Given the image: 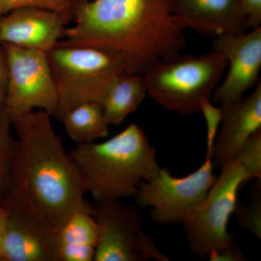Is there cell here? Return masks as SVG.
Masks as SVG:
<instances>
[{
    "mask_svg": "<svg viewBox=\"0 0 261 261\" xmlns=\"http://www.w3.org/2000/svg\"><path fill=\"white\" fill-rule=\"evenodd\" d=\"M70 23L56 45L113 51L132 74H143L158 61L179 55L185 45L170 0H90Z\"/></svg>",
    "mask_w": 261,
    "mask_h": 261,
    "instance_id": "obj_1",
    "label": "cell"
},
{
    "mask_svg": "<svg viewBox=\"0 0 261 261\" xmlns=\"http://www.w3.org/2000/svg\"><path fill=\"white\" fill-rule=\"evenodd\" d=\"M51 117L37 110L13 120L16 138L11 190L60 230L75 213L92 214L93 204L86 200L82 177Z\"/></svg>",
    "mask_w": 261,
    "mask_h": 261,
    "instance_id": "obj_2",
    "label": "cell"
},
{
    "mask_svg": "<svg viewBox=\"0 0 261 261\" xmlns=\"http://www.w3.org/2000/svg\"><path fill=\"white\" fill-rule=\"evenodd\" d=\"M70 155L96 202L135 197L141 182L161 168L156 149L135 123L105 142L78 144Z\"/></svg>",
    "mask_w": 261,
    "mask_h": 261,
    "instance_id": "obj_3",
    "label": "cell"
},
{
    "mask_svg": "<svg viewBox=\"0 0 261 261\" xmlns=\"http://www.w3.org/2000/svg\"><path fill=\"white\" fill-rule=\"evenodd\" d=\"M227 61L219 51L199 57L178 55L161 60L143 75L147 94L160 106L182 115L200 112V105L211 98Z\"/></svg>",
    "mask_w": 261,
    "mask_h": 261,
    "instance_id": "obj_4",
    "label": "cell"
},
{
    "mask_svg": "<svg viewBox=\"0 0 261 261\" xmlns=\"http://www.w3.org/2000/svg\"><path fill=\"white\" fill-rule=\"evenodd\" d=\"M47 58L58 92L56 118L59 121L82 103L100 105L110 84L128 73L121 56L101 48L56 45Z\"/></svg>",
    "mask_w": 261,
    "mask_h": 261,
    "instance_id": "obj_5",
    "label": "cell"
},
{
    "mask_svg": "<svg viewBox=\"0 0 261 261\" xmlns=\"http://www.w3.org/2000/svg\"><path fill=\"white\" fill-rule=\"evenodd\" d=\"M221 168L205 198L187 213L181 222L190 249L200 258L233 243L234 238L228 232V224L246 174L234 159Z\"/></svg>",
    "mask_w": 261,
    "mask_h": 261,
    "instance_id": "obj_6",
    "label": "cell"
},
{
    "mask_svg": "<svg viewBox=\"0 0 261 261\" xmlns=\"http://www.w3.org/2000/svg\"><path fill=\"white\" fill-rule=\"evenodd\" d=\"M8 65V89L3 110L11 118L34 111L56 117L58 92L47 53L2 44Z\"/></svg>",
    "mask_w": 261,
    "mask_h": 261,
    "instance_id": "obj_7",
    "label": "cell"
},
{
    "mask_svg": "<svg viewBox=\"0 0 261 261\" xmlns=\"http://www.w3.org/2000/svg\"><path fill=\"white\" fill-rule=\"evenodd\" d=\"M214 168L211 156H205L200 167L185 177H175L167 168H160L153 178L141 182L135 197L136 203L151 207V219L157 224H180L214 185L217 177Z\"/></svg>",
    "mask_w": 261,
    "mask_h": 261,
    "instance_id": "obj_8",
    "label": "cell"
},
{
    "mask_svg": "<svg viewBox=\"0 0 261 261\" xmlns=\"http://www.w3.org/2000/svg\"><path fill=\"white\" fill-rule=\"evenodd\" d=\"M0 204L7 213L0 261H59V230L40 211L12 190Z\"/></svg>",
    "mask_w": 261,
    "mask_h": 261,
    "instance_id": "obj_9",
    "label": "cell"
},
{
    "mask_svg": "<svg viewBox=\"0 0 261 261\" xmlns=\"http://www.w3.org/2000/svg\"><path fill=\"white\" fill-rule=\"evenodd\" d=\"M98 241L94 261H141L138 244L143 219L138 207L121 200L94 202Z\"/></svg>",
    "mask_w": 261,
    "mask_h": 261,
    "instance_id": "obj_10",
    "label": "cell"
},
{
    "mask_svg": "<svg viewBox=\"0 0 261 261\" xmlns=\"http://www.w3.org/2000/svg\"><path fill=\"white\" fill-rule=\"evenodd\" d=\"M213 49L222 54L229 69L226 78L213 94L215 102L238 101L258 82L261 68V27L238 35L219 36Z\"/></svg>",
    "mask_w": 261,
    "mask_h": 261,
    "instance_id": "obj_11",
    "label": "cell"
},
{
    "mask_svg": "<svg viewBox=\"0 0 261 261\" xmlns=\"http://www.w3.org/2000/svg\"><path fill=\"white\" fill-rule=\"evenodd\" d=\"M69 21L51 10L23 7L0 18L2 44L48 53L62 39Z\"/></svg>",
    "mask_w": 261,
    "mask_h": 261,
    "instance_id": "obj_12",
    "label": "cell"
},
{
    "mask_svg": "<svg viewBox=\"0 0 261 261\" xmlns=\"http://www.w3.org/2000/svg\"><path fill=\"white\" fill-rule=\"evenodd\" d=\"M173 20L182 30L201 34L238 35L247 32V20L238 0H170Z\"/></svg>",
    "mask_w": 261,
    "mask_h": 261,
    "instance_id": "obj_13",
    "label": "cell"
},
{
    "mask_svg": "<svg viewBox=\"0 0 261 261\" xmlns=\"http://www.w3.org/2000/svg\"><path fill=\"white\" fill-rule=\"evenodd\" d=\"M220 106L222 108V121L215 140L212 159L214 166L221 168L233 159L252 134L261 129L260 81L248 97Z\"/></svg>",
    "mask_w": 261,
    "mask_h": 261,
    "instance_id": "obj_14",
    "label": "cell"
},
{
    "mask_svg": "<svg viewBox=\"0 0 261 261\" xmlns=\"http://www.w3.org/2000/svg\"><path fill=\"white\" fill-rule=\"evenodd\" d=\"M97 241V224L92 214L75 213L59 230V261H93Z\"/></svg>",
    "mask_w": 261,
    "mask_h": 261,
    "instance_id": "obj_15",
    "label": "cell"
},
{
    "mask_svg": "<svg viewBox=\"0 0 261 261\" xmlns=\"http://www.w3.org/2000/svg\"><path fill=\"white\" fill-rule=\"evenodd\" d=\"M147 96L143 75L123 73L110 84L100 102L109 126L118 125L135 112Z\"/></svg>",
    "mask_w": 261,
    "mask_h": 261,
    "instance_id": "obj_16",
    "label": "cell"
},
{
    "mask_svg": "<svg viewBox=\"0 0 261 261\" xmlns=\"http://www.w3.org/2000/svg\"><path fill=\"white\" fill-rule=\"evenodd\" d=\"M65 132L75 143L93 142L109 135V125L105 119L102 106L97 102H84L70 109L63 116Z\"/></svg>",
    "mask_w": 261,
    "mask_h": 261,
    "instance_id": "obj_17",
    "label": "cell"
},
{
    "mask_svg": "<svg viewBox=\"0 0 261 261\" xmlns=\"http://www.w3.org/2000/svg\"><path fill=\"white\" fill-rule=\"evenodd\" d=\"M12 126L11 118L3 110L0 114V202L9 193L12 187V165L15 146Z\"/></svg>",
    "mask_w": 261,
    "mask_h": 261,
    "instance_id": "obj_18",
    "label": "cell"
},
{
    "mask_svg": "<svg viewBox=\"0 0 261 261\" xmlns=\"http://www.w3.org/2000/svg\"><path fill=\"white\" fill-rule=\"evenodd\" d=\"M89 1L90 0H0V18L16 8L35 7L56 12L70 23L77 10Z\"/></svg>",
    "mask_w": 261,
    "mask_h": 261,
    "instance_id": "obj_19",
    "label": "cell"
},
{
    "mask_svg": "<svg viewBox=\"0 0 261 261\" xmlns=\"http://www.w3.org/2000/svg\"><path fill=\"white\" fill-rule=\"evenodd\" d=\"M233 159L243 166L246 174L245 186L252 178H261V129L252 134L238 149Z\"/></svg>",
    "mask_w": 261,
    "mask_h": 261,
    "instance_id": "obj_20",
    "label": "cell"
},
{
    "mask_svg": "<svg viewBox=\"0 0 261 261\" xmlns=\"http://www.w3.org/2000/svg\"><path fill=\"white\" fill-rule=\"evenodd\" d=\"M238 218V224L243 229L261 239L260 181L254 190L253 195L247 205L238 202L233 214Z\"/></svg>",
    "mask_w": 261,
    "mask_h": 261,
    "instance_id": "obj_21",
    "label": "cell"
},
{
    "mask_svg": "<svg viewBox=\"0 0 261 261\" xmlns=\"http://www.w3.org/2000/svg\"><path fill=\"white\" fill-rule=\"evenodd\" d=\"M200 112L203 115L206 125V155L212 157L213 149L216 135L222 121L223 111L221 106L216 107L211 98L204 99L200 105Z\"/></svg>",
    "mask_w": 261,
    "mask_h": 261,
    "instance_id": "obj_22",
    "label": "cell"
},
{
    "mask_svg": "<svg viewBox=\"0 0 261 261\" xmlns=\"http://www.w3.org/2000/svg\"><path fill=\"white\" fill-rule=\"evenodd\" d=\"M248 29L261 27V0H238Z\"/></svg>",
    "mask_w": 261,
    "mask_h": 261,
    "instance_id": "obj_23",
    "label": "cell"
},
{
    "mask_svg": "<svg viewBox=\"0 0 261 261\" xmlns=\"http://www.w3.org/2000/svg\"><path fill=\"white\" fill-rule=\"evenodd\" d=\"M139 255L142 260L154 259V260L165 261L170 260L168 257L158 250L153 240L150 237L142 232L138 244Z\"/></svg>",
    "mask_w": 261,
    "mask_h": 261,
    "instance_id": "obj_24",
    "label": "cell"
},
{
    "mask_svg": "<svg viewBox=\"0 0 261 261\" xmlns=\"http://www.w3.org/2000/svg\"><path fill=\"white\" fill-rule=\"evenodd\" d=\"M211 261H243L245 260V255L241 250L234 245H228V246L211 252L207 256Z\"/></svg>",
    "mask_w": 261,
    "mask_h": 261,
    "instance_id": "obj_25",
    "label": "cell"
},
{
    "mask_svg": "<svg viewBox=\"0 0 261 261\" xmlns=\"http://www.w3.org/2000/svg\"><path fill=\"white\" fill-rule=\"evenodd\" d=\"M8 89V65L3 47L0 48V114L4 108Z\"/></svg>",
    "mask_w": 261,
    "mask_h": 261,
    "instance_id": "obj_26",
    "label": "cell"
},
{
    "mask_svg": "<svg viewBox=\"0 0 261 261\" xmlns=\"http://www.w3.org/2000/svg\"><path fill=\"white\" fill-rule=\"evenodd\" d=\"M7 213L5 207L0 204V258L4 245L5 230H6Z\"/></svg>",
    "mask_w": 261,
    "mask_h": 261,
    "instance_id": "obj_27",
    "label": "cell"
},
{
    "mask_svg": "<svg viewBox=\"0 0 261 261\" xmlns=\"http://www.w3.org/2000/svg\"><path fill=\"white\" fill-rule=\"evenodd\" d=\"M2 47V42L1 40H0V48Z\"/></svg>",
    "mask_w": 261,
    "mask_h": 261,
    "instance_id": "obj_28",
    "label": "cell"
}]
</instances>
